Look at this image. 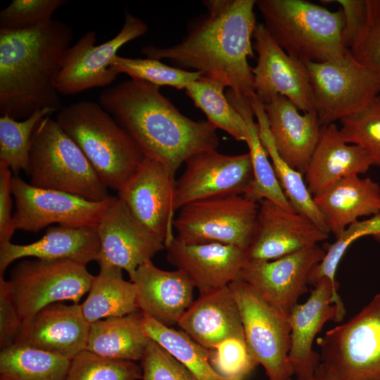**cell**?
Returning <instances> with one entry per match:
<instances>
[{
  "instance_id": "46",
  "label": "cell",
  "mask_w": 380,
  "mask_h": 380,
  "mask_svg": "<svg viewBox=\"0 0 380 380\" xmlns=\"http://www.w3.org/2000/svg\"><path fill=\"white\" fill-rule=\"evenodd\" d=\"M350 51L360 63L376 77L380 83V21L371 27Z\"/></svg>"
},
{
  "instance_id": "18",
  "label": "cell",
  "mask_w": 380,
  "mask_h": 380,
  "mask_svg": "<svg viewBox=\"0 0 380 380\" xmlns=\"http://www.w3.org/2000/svg\"><path fill=\"white\" fill-rule=\"evenodd\" d=\"M176 180L161 163L144 157L118 191L134 217L148 230L164 240L175 236L173 194Z\"/></svg>"
},
{
  "instance_id": "24",
  "label": "cell",
  "mask_w": 380,
  "mask_h": 380,
  "mask_svg": "<svg viewBox=\"0 0 380 380\" xmlns=\"http://www.w3.org/2000/svg\"><path fill=\"white\" fill-rule=\"evenodd\" d=\"M263 105L278 153L291 167L305 174L322 127L317 113H300L281 95Z\"/></svg>"
},
{
  "instance_id": "48",
  "label": "cell",
  "mask_w": 380,
  "mask_h": 380,
  "mask_svg": "<svg viewBox=\"0 0 380 380\" xmlns=\"http://www.w3.org/2000/svg\"><path fill=\"white\" fill-rule=\"evenodd\" d=\"M288 380H331V379L327 376V374L325 373L323 369L320 367V365H319L315 372L314 373V374L312 375L311 376L306 377V378H298V377L293 376Z\"/></svg>"
},
{
  "instance_id": "12",
  "label": "cell",
  "mask_w": 380,
  "mask_h": 380,
  "mask_svg": "<svg viewBox=\"0 0 380 380\" xmlns=\"http://www.w3.org/2000/svg\"><path fill=\"white\" fill-rule=\"evenodd\" d=\"M11 189L15 205L13 229L32 232L53 223L96 229L103 211L116 197L92 201L69 193L34 186L14 175Z\"/></svg>"
},
{
  "instance_id": "6",
  "label": "cell",
  "mask_w": 380,
  "mask_h": 380,
  "mask_svg": "<svg viewBox=\"0 0 380 380\" xmlns=\"http://www.w3.org/2000/svg\"><path fill=\"white\" fill-rule=\"evenodd\" d=\"M27 175L30 184L37 187L92 201L111 196L82 151L51 115L43 118L34 132Z\"/></svg>"
},
{
  "instance_id": "4",
  "label": "cell",
  "mask_w": 380,
  "mask_h": 380,
  "mask_svg": "<svg viewBox=\"0 0 380 380\" xmlns=\"http://www.w3.org/2000/svg\"><path fill=\"white\" fill-rule=\"evenodd\" d=\"M55 120L107 188L118 191L144 158L134 139L99 103H70Z\"/></svg>"
},
{
  "instance_id": "17",
  "label": "cell",
  "mask_w": 380,
  "mask_h": 380,
  "mask_svg": "<svg viewBox=\"0 0 380 380\" xmlns=\"http://www.w3.org/2000/svg\"><path fill=\"white\" fill-rule=\"evenodd\" d=\"M96 231L99 267L125 270L132 281L137 268L165 248L163 239L144 227L118 196L103 211Z\"/></svg>"
},
{
  "instance_id": "23",
  "label": "cell",
  "mask_w": 380,
  "mask_h": 380,
  "mask_svg": "<svg viewBox=\"0 0 380 380\" xmlns=\"http://www.w3.org/2000/svg\"><path fill=\"white\" fill-rule=\"evenodd\" d=\"M132 281L138 308L159 323L172 327L194 302V284L181 270L166 271L152 260L140 265Z\"/></svg>"
},
{
  "instance_id": "37",
  "label": "cell",
  "mask_w": 380,
  "mask_h": 380,
  "mask_svg": "<svg viewBox=\"0 0 380 380\" xmlns=\"http://www.w3.org/2000/svg\"><path fill=\"white\" fill-rule=\"evenodd\" d=\"M110 68L119 74L128 75L131 79L142 80L159 87L170 86L177 89H186L203 76L200 72L170 66L160 60L150 58H134L116 55L110 62Z\"/></svg>"
},
{
  "instance_id": "21",
  "label": "cell",
  "mask_w": 380,
  "mask_h": 380,
  "mask_svg": "<svg viewBox=\"0 0 380 380\" xmlns=\"http://www.w3.org/2000/svg\"><path fill=\"white\" fill-rule=\"evenodd\" d=\"M90 325L80 304L55 303L23 320L14 343L72 360L87 350Z\"/></svg>"
},
{
  "instance_id": "2",
  "label": "cell",
  "mask_w": 380,
  "mask_h": 380,
  "mask_svg": "<svg viewBox=\"0 0 380 380\" xmlns=\"http://www.w3.org/2000/svg\"><path fill=\"white\" fill-rule=\"evenodd\" d=\"M98 103L130 135L144 157L161 163L173 176L193 155L219 146L212 124L185 116L159 87L148 82L130 79L107 87Z\"/></svg>"
},
{
  "instance_id": "36",
  "label": "cell",
  "mask_w": 380,
  "mask_h": 380,
  "mask_svg": "<svg viewBox=\"0 0 380 380\" xmlns=\"http://www.w3.org/2000/svg\"><path fill=\"white\" fill-rule=\"evenodd\" d=\"M56 111L52 108H43L23 120L1 115L0 161L5 163L14 175H18L20 171L28 174L34 132L43 118Z\"/></svg>"
},
{
  "instance_id": "9",
  "label": "cell",
  "mask_w": 380,
  "mask_h": 380,
  "mask_svg": "<svg viewBox=\"0 0 380 380\" xmlns=\"http://www.w3.org/2000/svg\"><path fill=\"white\" fill-rule=\"evenodd\" d=\"M179 210L173 222L179 240L220 243L247 250L255 232L258 203L233 194L197 201Z\"/></svg>"
},
{
  "instance_id": "3",
  "label": "cell",
  "mask_w": 380,
  "mask_h": 380,
  "mask_svg": "<svg viewBox=\"0 0 380 380\" xmlns=\"http://www.w3.org/2000/svg\"><path fill=\"white\" fill-rule=\"evenodd\" d=\"M58 20L23 30L0 29V114L25 119L38 110L61 108L56 83L72 39Z\"/></svg>"
},
{
  "instance_id": "15",
  "label": "cell",
  "mask_w": 380,
  "mask_h": 380,
  "mask_svg": "<svg viewBox=\"0 0 380 380\" xmlns=\"http://www.w3.org/2000/svg\"><path fill=\"white\" fill-rule=\"evenodd\" d=\"M253 38V48L258 53L256 65L252 68L255 96L266 103L281 95L302 113L315 112L305 63L285 52L263 23H257Z\"/></svg>"
},
{
  "instance_id": "26",
  "label": "cell",
  "mask_w": 380,
  "mask_h": 380,
  "mask_svg": "<svg viewBox=\"0 0 380 380\" xmlns=\"http://www.w3.org/2000/svg\"><path fill=\"white\" fill-rule=\"evenodd\" d=\"M374 165L362 147L346 143L335 123L321 127L319 139L305 172L314 197L341 179L365 174Z\"/></svg>"
},
{
  "instance_id": "1",
  "label": "cell",
  "mask_w": 380,
  "mask_h": 380,
  "mask_svg": "<svg viewBox=\"0 0 380 380\" xmlns=\"http://www.w3.org/2000/svg\"><path fill=\"white\" fill-rule=\"evenodd\" d=\"M206 15L190 22L187 34L167 47H142L146 58L167 59L175 67L193 69L217 80L236 96L251 99L255 95L252 67V37L257 25L255 0L203 1Z\"/></svg>"
},
{
  "instance_id": "44",
  "label": "cell",
  "mask_w": 380,
  "mask_h": 380,
  "mask_svg": "<svg viewBox=\"0 0 380 380\" xmlns=\"http://www.w3.org/2000/svg\"><path fill=\"white\" fill-rule=\"evenodd\" d=\"M368 236L380 241V213L366 220H357L343 230L336 237V241L325 248L323 265L329 269H337L350 246L357 239Z\"/></svg>"
},
{
  "instance_id": "28",
  "label": "cell",
  "mask_w": 380,
  "mask_h": 380,
  "mask_svg": "<svg viewBox=\"0 0 380 380\" xmlns=\"http://www.w3.org/2000/svg\"><path fill=\"white\" fill-rule=\"evenodd\" d=\"M313 199L336 237L360 217L380 213V185L360 175L341 179Z\"/></svg>"
},
{
  "instance_id": "43",
  "label": "cell",
  "mask_w": 380,
  "mask_h": 380,
  "mask_svg": "<svg viewBox=\"0 0 380 380\" xmlns=\"http://www.w3.org/2000/svg\"><path fill=\"white\" fill-rule=\"evenodd\" d=\"M142 380H198L170 353L150 338L140 360Z\"/></svg>"
},
{
  "instance_id": "45",
  "label": "cell",
  "mask_w": 380,
  "mask_h": 380,
  "mask_svg": "<svg viewBox=\"0 0 380 380\" xmlns=\"http://www.w3.org/2000/svg\"><path fill=\"white\" fill-rule=\"evenodd\" d=\"M23 319L16 306L8 280L0 277V348L12 346L20 331Z\"/></svg>"
},
{
  "instance_id": "41",
  "label": "cell",
  "mask_w": 380,
  "mask_h": 380,
  "mask_svg": "<svg viewBox=\"0 0 380 380\" xmlns=\"http://www.w3.org/2000/svg\"><path fill=\"white\" fill-rule=\"evenodd\" d=\"M66 0H13L0 12V29L23 30L37 27L52 20Z\"/></svg>"
},
{
  "instance_id": "29",
  "label": "cell",
  "mask_w": 380,
  "mask_h": 380,
  "mask_svg": "<svg viewBox=\"0 0 380 380\" xmlns=\"http://www.w3.org/2000/svg\"><path fill=\"white\" fill-rule=\"evenodd\" d=\"M143 317L138 310L91 323L86 350L108 358L140 361L150 340L144 330Z\"/></svg>"
},
{
  "instance_id": "20",
  "label": "cell",
  "mask_w": 380,
  "mask_h": 380,
  "mask_svg": "<svg viewBox=\"0 0 380 380\" xmlns=\"http://www.w3.org/2000/svg\"><path fill=\"white\" fill-rule=\"evenodd\" d=\"M329 234L305 215L263 199L258 202L255 232L246 250L248 260H276L317 245Z\"/></svg>"
},
{
  "instance_id": "33",
  "label": "cell",
  "mask_w": 380,
  "mask_h": 380,
  "mask_svg": "<svg viewBox=\"0 0 380 380\" xmlns=\"http://www.w3.org/2000/svg\"><path fill=\"white\" fill-rule=\"evenodd\" d=\"M72 360L25 345L1 350L0 375L9 380H66Z\"/></svg>"
},
{
  "instance_id": "38",
  "label": "cell",
  "mask_w": 380,
  "mask_h": 380,
  "mask_svg": "<svg viewBox=\"0 0 380 380\" xmlns=\"http://www.w3.org/2000/svg\"><path fill=\"white\" fill-rule=\"evenodd\" d=\"M140 365L108 358L84 350L75 357L66 380H140Z\"/></svg>"
},
{
  "instance_id": "40",
  "label": "cell",
  "mask_w": 380,
  "mask_h": 380,
  "mask_svg": "<svg viewBox=\"0 0 380 380\" xmlns=\"http://www.w3.org/2000/svg\"><path fill=\"white\" fill-rule=\"evenodd\" d=\"M208 350L212 367L226 380H248L258 365L245 338H227Z\"/></svg>"
},
{
  "instance_id": "14",
  "label": "cell",
  "mask_w": 380,
  "mask_h": 380,
  "mask_svg": "<svg viewBox=\"0 0 380 380\" xmlns=\"http://www.w3.org/2000/svg\"><path fill=\"white\" fill-rule=\"evenodd\" d=\"M186 168L175 182V211L206 198L244 195L253 179L249 153L227 155L216 150L199 152L186 162Z\"/></svg>"
},
{
  "instance_id": "49",
  "label": "cell",
  "mask_w": 380,
  "mask_h": 380,
  "mask_svg": "<svg viewBox=\"0 0 380 380\" xmlns=\"http://www.w3.org/2000/svg\"><path fill=\"white\" fill-rule=\"evenodd\" d=\"M0 380H9V379L2 375H0Z\"/></svg>"
},
{
  "instance_id": "30",
  "label": "cell",
  "mask_w": 380,
  "mask_h": 380,
  "mask_svg": "<svg viewBox=\"0 0 380 380\" xmlns=\"http://www.w3.org/2000/svg\"><path fill=\"white\" fill-rule=\"evenodd\" d=\"M225 94L241 115L248 128V135L246 143L251 159L253 179L243 196L256 203L267 199L287 210H293L279 184L269 156L261 141L250 100L236 96L230 89Z\"/></svg>"
},
{
  "instance_id": "47",
  "label": "cell",
  "mask_w": 380,
  "mask_h": 380,
  "mask_svg": "<svg viewBox=\"0 0 380 380\" xmlns=\"http://www.w3.org/2000/svg\"><path fill=\"white\" fill-rule=\"evenodd\" d=\"M12 171L0 161V244L11 241L14 233L12 226Z\"/></svg>"
},
{
  "instance_id": "8",
  "label": "cell",
  "mask_w": 380,
  "mask_h": 380,
  "mask_svg": "<svg viewBox=\"0 0 380 380\" xmlns=\"http://www.w3.org/2000/svg\"><path fill=\"white\" fill-rule=\"evenodd\" d=\"M304 63L321 126L362 110L380 96L378 79L349 49L325 62Z\"/></svg>"
},
{
  "instance_id": "25",
  "label": "cell",
  "mask_w": 380,
  "mask_h": 380,
  "mask_svg": "<svg viewBox=\"0 0 380 380\" xmlns=\"http://www.w3.org/2000/svg\"><path fill=\"white\" fill-rule=\"evenodd\" d=\"M177 325L207 349L227 338H245L239 310L229 286L200 291Z\"/></svg>"
},
{
  "instance_id": "27",
  "label": "cell",
  "mask_w": 380,
  "mask_h": 380,
  "mask_svg": "<svg viewBox=\"0 0 380 380\" xmlns=\"http://www.w3.org/2000/svg\"><path fill=\"white\" fill-rule=\"evenodd\" d=\"M100 240L96 228L59 225L49 227L39 240L25 245L0 244V277L15 260L32 257L42 260H70L87 265L96 261Z\"/></svg>"
},
{
  "instance_id": "7",
  "label": "cell",
  "mask_w": 380,
  "mask_h": 380,
  "mask_svg": "<svg viewBox=\"0 0 380 380\" xmlns=\"http://www.w3.org/2000/svg\"><path fill=\"white\" fill-rule=\"evenodd\" d=\"M316 342L319 365L331 380H380V293Z\"/></svg>"
},
{
  "instance_id": "16",
  "label": "cell",
  "mask_w": 380,
  "mask_h": 380,
  "mask_svg": "<svg viewBox=\"0 0 380 380\" xmlns=\"http://www.w3.org/2000/svg\"><path fill=\"white\" fill-rule=\"evenodd\" d=\"M325 253L317 244L273 260H248L237 279L248 284L266 302L289 315L308 291L309 276Z\"/></svg>"
},
{
  "instance_id": "35",
  "label": "cell",
  "mask_w": 380,
  "mask_h": 380,
  "mask_svg": "<svg viewBox=\"0 0 380 380\" xmlns=\"http://www.w3.org/2000/svg\"><path fill=\"white\" fill-rule=\"evenodd\" d=\"M143 327L148 338L170 353L198 380H226L212 367L209 350L183 331L163 325L144 314Z\"/></svg>"
},
{
  "instance_id": "42",
  "label": "cell",
  "mask_w": 380,
  "mask_h": 380,
  "mask_svg": "<svg viewBox=\"0 0 380 380\" xmlns=\"http://www.w3.org/2000/svg\"><path fill=\"white\" fill-rule=\"evenodd\" d=\"M343 17V43L349 49L380 21V0H337Z\"/></svg>"
},
{
  "instance_id": "32",
  "label": "cell",
  "mask_w": 380,
  "mask_h": 380,
  "mask_svg": "<svg viewBox=\"0 0 380 380\" xmlns=\"http://www.w3.org/2000/svg\"><path fill=\"white\" fill-rule=\"evenodd\" d=\"M250 103L256 118L261 141L269 156L277 178L294 210L305 215L329 234L323 216L317 209L303 174L291 167L278 153L272 138L263 103L255 96Z\"/></svg>"
},
{
  "instance_id": "5",
  "label": "cell",
  "mask_w": 380,
  "mask_h": 380,
  "mask_svg": "<svg viewBox=\"0 0 380 380\" xmlns=\"http://www.w3.org/2000/svg\"><path fill=\"white\" fill-rule=\"evenodd\" d=\"M255 6L272 39L303 62L322 63L343 54L344 17L305 0H257Z\"/></svg>"
},
{
  "instance_id": "31",
  "label": "cell",
  "mask_w": 380,
  "mask_h": 380,
  "mask_svg": "<svg viewBox=\"0 0 380 380\" xmlns=\"http://www.w3.org/2000/svg\"><path fill=\"white\" fill-rule=\"evenodd\" d=\"M99 267L87 298L80 304L85 319L91 324L139 310L135 285L123 278L122 270L112 266Z\"/></svg>"
},
{
  "instance_id": "39",
  "label": "cell",
  "mask_w": 380,
  "mask_h": 380,
  "mask_svg": "<svg viewBox=\"0 0 380 380\" xmlns=\"http://www.w3.org/2000/svg\"><path fill=\"white\" fill-rule=\"evenodd\" d=\"M343 140L362 147L380 167V96L362 110L339 120Z\"/></svg>"
},
{
  "instance_id": "10",
  "label": "cell",
  "mask_w": 380,
  "mask_h": 380,
  "mask_svg": "<svg viewBox=\"0 0 380 380\" xmlns=\"http://www.w3.org/2000/svg\"><path fill=\"white\" fill-rule=\"evenodd\" d=\"M94 276L87 265L70 260H24L11 270L8 280L23 320L44 307L63 301L79 303Z\"/></svg>"
},
{
  "instance_id": "19",
  "label": "cell",
  "mask_w": 380,
  "mask_h": 380,
  "mask_svg": "<svg viewBox=\"0 0 380 380\" xmlns=\"http://www.w3.org/2000/svg\"><path fill=\"white\" fill-rule=\"evenodd\" d=\"M313 287L307 300L296 305L288 315L291 327L289 360L293 376L298 378L311 376L320 364V355L312 345L324 324L341 322L346 315L338 289L329 279H322Z\"/></svg>"
},
{
  "instance_id": "34",
  "label": "cell",
  "mask_w": 380,
  "mask_h": 380,
  "mask_svg": "<svg viewBox=\"0 0 380 380\" xmlns=\"http://www.w3.org/2000/svg\"><path fill=\"white\" fill-rule=\"evenodd\" d=\"M221 82L201 76L186 89V94L206 115L216 129L229 134L237 141H246L248 128L239 113L229 101Z\"/></svg>"
},
{
  "instance_id": "13",
  "label": "cell",
  "mask_w": 380,
  "mask_h": 380,
  "mask_svg": "<svg viewBox=\"0 0 380 380\" xmlns=\"http://www.w3.org/2000/svg\"><path fill=\"white\" fill-rule=\"evenodd\" d=\"M147 30L148 25L143 20L126 11L122 29L111 39L95 45L96 32L85 33L65 54L56 83L58 92L64 96L75 95L111 84L119 75L110 68L118 51Z\"/></svg>"
},
{
  "instance_id": "11",
  "label": "cell",
  "mask_w": 380,
  "mask_h": 380,
  "mask_svg": "<svg viewBox=\"0 0 380 380\" xmlns=\"http://www.w3.org/2000/svg\"><path fill=\"white\" fill-rule=\"evenodd\" d=\"M237 303L248 349L268 380L294 376L289 360L291 327L288 315L266 302L246 282L229 284Z\"/></svg>"
},
{
  "instance_id": "22",
  "label": "cell",
  "mask_w": 380,
  "mask_h": 380,
  "mask_svg": "<svg viewBox=\"0 0 380 380\" xmlns=\"http://www.w3.org/2000/svg\"><path fill=\"white\" fill-rule=\"evenodd\" d=\"M167 260L200 291L229 286L248 261L246 250L220 243H187L175 236L165 244Z\"/></svg>"
}]
</instances>
